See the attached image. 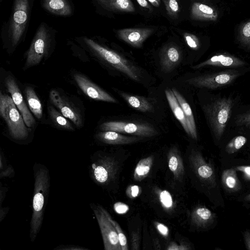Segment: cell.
Segmentation results:
<instances>
[{
  "instance_id": "6",
  "label": "cell",
  "mask_w": 250,
  "mask_h": 250,
  "mask_svg": "<svg viewBox=\"0 0 250 250\" xmlns=\"http://www.w3.org/2000/svg\"><path fill=\"white\" fill-rule=\"evenodd\" d=\"M240 75L238 70L229 69L198 76L188 80L187 82L198 88L215 89L231 84Z\"/></svg>"
},
{
  "instance_id": "19",
  "label": "cell",
  "mask_w": 250,
  "mask_h": 250,
  "mask_svg": "<svg viewBox=\"0 0 250 250\" xmlns=\"http://www.w3.org/2000/svg\"><path fill=\"white\" fill-rule=\"evenodd\" d=\"M159 57L162 70L165 72H169L179 64L182 55L178 46L174 44H168L161 50Z\"/></svg>"
},
{
  "instance_id": "39",
  "label": "cell",
  "mask_w": 250,
  "mask_h": 250,
  "mask_svg": "<svg viewBox=\"0 0 250 250\" xmlns=\"http://www.w3.org/2000/svg\"><path fill=\"white\" fill-rule=\"evenodd\" d=\"M237 201L247 208H250V191L241 194L237 198Z\"/></svg>"
},
{
  "instance_id": "26",
  "label": "cell",
  "mask_w": 250,
  "mask_h": 250,
  "mask_svg": "<svg viewBox=\"0 0 250 250\" xmlns=\"http://www.w3.org/2000/svg\"><path fill=\"white\" fill-rule=\"evenodd\" d=\"M43 5L54 14L68 16L72 14V8L67 0H43Z\"/></svg>"
},
{
  "instance_id": "13",
  "label": "cell",
  "mask_w": 250,
  "mask_h": 250,
  "mask_svg": "<svg viewBox=\"0 0 250 250\" xmlns=\"http://www.w3.org/2000/svg\"><path fill=\"white\" fill-rule=\"evenodd\" d=\"M49 98L60 112L71 121L77 127L82 126V119L77 109L58 91L55 89L51 90L49 92Z\"/></svg>"
},
{
  "instance_id": "8",
  "label": "cell",
  "mask_w": 250,
  "mask_h": 250,
  "mask_svg": "<svg viewBox=\"0 0 250 250\" xmlns=\"http://www.w3.org/2000/svg\"><path fill=\"white\" fill-rule=\"evenodd\" d=\"M49 45L48 31L44 24L38 28L27 52L24 68L38 65L47 53Z\"/></svg>"
},
{
  "instance_id": "41",
  "label": "cell",
  "mask_w": 250,
  "mask_h": 250,
  "mask_svg": "<svg viewBox=\"0 0 250 250\" xmlns=\"http://www.w3.org/2000/svg\"><path fill=\"white\" fill-rule=\"evenodd\" d=\"M114 209L117 213L124 214L128 210L129 207L124 203L117 202L114 205Z\"/></svg>"
},
{
  "instance_id": "16",
  "label": "cell",
  "mask_w": 250,
  "mask_h": 250,
  "mask_svg": "<svg viewBox=\"0 0 250 250\" xmlns=\"http://www.w3.org/2000/svg\"><path fill=\"white\" fill-rule=\"evenodd\" d=\"M220 183L225 192L229 195H240L243 187L237 171L232 167L224 168L221 172Z\"/></svg>"
},
{
  "instance_id": "33",
  "label": "cell",
  "mask_w": 250,
  "mask_h": 250,
  "mask_svg": "<svg viewBox=\"0 0 250 250\" xmlns=\"http://www.w3.org/2000/svg\"><path fill=\"white\" fill-rule=\"evenodd\" d=\"M228 166L233 167L237 172L240 173L242 178L245 182L250 183V164H242V163H238L237 162H233Z\"/></svg>"
},
{
  "instance_id": "50",
  "label": "cell",
  "mask_w": 250,
  "mask_h": 250,
  "mask_svg": "<svg viewBox=\"0 0 250 250\" xmlns=\"http://www.w3.org/2000/svg\"><path fill=\"white\" fill-rule=\"evenodd\" d=\"M181 246H179L175 243H172L167 249V250H182Z\"/></svg>"
},
{
  "instance_id": "20",
  "label": "cell",
  "mask_w": 250,
  "mask_h": 250,
  "mask_svg": "<svg viewBox=\"0 0 250 250\" xmlns=\"http://www.w3.org/2000/svg\"><path fill=\"white\" fill-rule=\"evenodd\" d=\"M193 220L198 228L209 229L216 226L218 218L217 214L208 208L200 206L194 210Z\"/></svg>"
},
{
  "instance_id": "52",
  "label": "cell",
  "mask_w": 250,
  "mask_h": 250,
  "mask_svg": "<svg viewBox=\"0 0 250 250\" xmlns=\"http://www.w3.org/2000/svg\"><path fill=\"white\" fill-rule=\"evenodd\" d=\"M248 128H249L250 129V126H249Z\"/></svg>"
},
{
  "instance_id": "32",
  "label": "cell",
  "mask_w": 250,
  "mask_h": 250,
  "mask_svg": "<svg viewBox=\"0 0 250 250\" xmlns=\"http://www.w3.org/2000/svg\"><path fill=\"white\" fill-rule=\"evenodd\" d=\"M238 40L242 45L250 49V19L240 27Z\"/></svg>"
},
{
  "instance_id": "23",
  "label": "cell",
  "mask_w": 250,
  "mask_h": 250,
  "mask_svg": "<svg viewBox=\"0 0 250 250\" xmlns=\"http://www.w3.org/2000/svg\"><path fill=\"white\" fill-rule=\"evenodd\" d=\"M217 16L214 9L205 4L196 2L192 5L190 17L194 20L214 21Z\"/></svg>"
},
{
  "instance_id": "21",
  "label": "cell",
  "mask_w": 250,
  "mask_h": 250,
  "mask_svg": "<svg viewBox=\"0 0 250 250\" xmlns=\"http://www.w3.org/2000/svg\"><path fill=\"white\" fill-rule=\"evenodd\" d=\"M101 142L108 145H125L131 144L139 140L135 137H129L114 131H103L96 135Z\"/></svg>"
},
{
  "instance_id": "40",
  "label": "cell",
  "mask_w": 250,
  "mask_h": 250,
  "mask_svg": "<svg viewBox=\"0 0 250 250\" xmlns=\"http://www.w3.org/2000/svg\"><path fill=\"white\" fill-rule=\"evenodd\" d=\"M55 250H89L88 249L72 245H60L54 249Z\"/></svg>"
},
{
  "instance_id": "11",
  "label": "cell",
  "mask_w": 250,
  "mask_h": 250,
  "mask_svg": "<svg viewBox=\"0 0 250 250\" xmlns=\"http://www.w3.org/2000/svg\"><path fill=\"white\" fill-rule=\"evenodd\" d=\"M5 84L12 98L21 113L24 121L28 127H32L35 120L23 99L21 91L15 79L11 76L5 79Z\"/></svg>"
},
{
  "instance_id": "5",
  "label": "cell",
  "mask_w": 250,
  "mask_h": 250,
  "mask_svg": "<svg viewBox=\"0 0 250 250\" xmlns=\"http://www.w3.org/2000/svg\"><path fill=\"white\" fill-rule=\"evenodd\" d=\"M84 41L97 55L107 63L130 79L137 81L140 80V72L131 62L116 52L102 46L90 39L86 38L84 39Z\"/></svg>"
},
{
  "instance_id": "2",
  "label": "cell",
  "mask_w": 250,
  "mask_h": 250,
  "mask_svg": "<svg viewBox=\"0 0 250 250\" xmlns=\"http://www.w3.org/2000/svg\"><path fill=\"white\" fill-rule=\"evenodd\" d=\"M191 158L193 169L201 188L215 207L224 208L220 180L213 160L207 161L198 150L192 151Z\"/></svg>"
},
{
  "instance_id": "1",
  "label": "cell",
  "mask_w": 250,
  "mask_h": 250,
  "mask_svg": "<svg viewBox=\"0 0 250 250\" xmlns=\"http://www.w3.org/2000/svg\"><path fill=\"white\" fill-rule=\"evenodd\" d=\"M33 173L34 185L29 232L32 242L36 239L42 224L50 186L49 171L44 165L36 163Z\"/></svg>"
},
{
  "instance_id": "34",
  "label": "cell",
  "mask_w": 250,
  "mask_h": 250,
  "mask_svg": "<svg viewBox=\"0 0 250 250\" xmlns=\"http://www.w3.org/2000/svg\"><path fill=\"white\" fill-rule=\"evenodd\" d=\"M166 7L167 15L171 18L178 17L180 12L178 0H162Z\"/></svg>"
},
{
  "instance_id": "4",
  "label": "cell",
  "mask_w": 250,
  "mask_h": 250,
  "mask_svg": "<svg viewBox=\"0 0 250 250\" xmlns=\"http://www.w3.org/2000/svg\"><path fill=\"white\" fill-rule=\"evenodd\" d=\"M0 114L14 139L22 140L28 136L29 130L12 98L2 93L0 94Z\"/></svg>"
},
{
  "instance_id": "45",
  "label": "cell",
  "mask_w": 250,
  "mask_h": 250,
  "mask_svg": "<svg viewBox=\"0 0 250 250\" xmlns=\"http://www.w3.org/2000/svg\"><path fill=\"white\" fill-rule=\"evenodd\" d=\"M130 194L132 197H137L139 193V187L138 186H132L130 188Z\"/></svg>"
},
{
  "instance_id": "30",
  "label": "cell",
  "mask_w": 250,
  "mask_h": 250,
  "mask_svg": "<svg viewBox=\"0 0 250 250\" xmlns=\"http://www.w3.org/2000/svg\"><path fill=\"white\" fill-rule=\"evenodd\" d=\"M49 116L54 124L62 129L74 130V128L67 118L59 112L53 106L51 105L48 108Z\"/></svg>"
},
{
  "instance_id": "42",
  "label": "cell",
  "mask_w": 250,
  "mask_h": 250,
  "mask_svg": "<svg viewBox=\"0 0 250 250\" xmlns=\"http://www.w3.org/2000/svg\"><path fill=\"white\" fill-rule=\"evenodd\" d=\"M14 175V170L12 167L8 166L0 169V177H11Z\"/></svg>"
},
{
  "instance_id": "53",
  "label": "cell",
  "mask_w": 250,
  "mask_h": 250,
  "mask_svg": "<svg viewBox=\"0 0 250 250\" xmlns=\"http://www.w3.org/2000/svg\"><path fill=\"white\" fill-rule=\"evenodd\" d=\"M247 160H248L249 161H250V159H247Z\"/></svg>"
},
{
  "instance_id": "48",
  "label": "cell",
  "mask_w": 250,
  "mask_h": 250,
  "mask_svg": "<svg viewBox=\"0 0 250 250\" xmlns=\"http://www.w3.org/2000/svg\"><path fill=\"white\" fill-rule=\"evenodd\" d=\"M136 1L141 7L149 8V5L146 0H136Z\"/></svg>"
},
{
  "instance_id": "44",
  "label": "cell",
  "mask_w": 250,
  "mask_h": 250,
  "mask_svg": "<svg viewBox=\"0 0 250 250\" xmlns=\"http://www.w3.org/2000/svg\"><path fill=\"white\" fill-rule=\"evenodd\" d=\"M156 227L159 231L164 236H167L168 233V229L167 227L160 223H157Z\"/></svg>"
},
{
  "instance_id": "36",
  "label": "cell",
  "mask_w": 250,
  "mask_h": 250,
  "mask_svg": "<svg viewBox=\"0 0 250 250\" xmlns=\"http://www.w3.org/2000/svg\"><path fill=\"white\" fill-rule=\"evenodd\" d=\"M184 38L188 45L193 50H198L200 47V42L198 38L194 35L185 33Z\"/></svg>"
},
{
  "instance_id": "12",
  "label": "cell",
  "mask_w": 250,
  "mask_h": 250,
  "mask_svg": "<svg viewBox=\"0 0 250 250\" xmlns=\"http://www.w3.org/2000/svg\"><path fill=\"white\" fill-rule=\"evenodd\" d=\"M113 163L108 157L94 158L91 160L89 170L91 178L97 184H107L112 173Z\"/></svg>"
},
{
  "instance_id": "3",
  "label": "cell",
  "mask_w": 250,
  "mask_h": 250,
  "mask_svg": "<svg viewBox=\"0 0 250 250\" xmlns=\"http://www.w3.org/2000/svg\"><path fill=\"white\" fill-rule=\"evenodd\" d=\"M233 101L230 97H218L203 108L214 141L220 143L230 119Z\"/></svg>"
},
{
  "instance_id": "14",
  "label": "cell",
  "mask_w": 250,
  "mask_h": 250,
  "mask_svg": "<svg viewBox=\"0 0 250 250\" xmlns=\"http://www.w3.org/2000/svg\"><path fill=\"white\" fill-rule=\"evenodd\" d=\"M74 80L82 91L89 98L97 101L116 103L117 101L106 91L83 74L76 73Z\"/></svg>"
},
{
  "instance_id": "28",
  "label": "cell",
  "mask_w": 250,
  "mask_h": 250,
  "mask_svg": "<svg viewBox=\"0 0 250 250\" xmlns=\"http://www.w3.org/2000/svg\"><path fill=\"white\" fill-rule=\"evenodd\" d=\"M25 96L30 110L38 119L42 116V106L34 90L27 86L24 90Z\"/></svg>"
},
{
  "instance_id": "49",
  "label": "cell",
  "mask_w": 250,
  "mask_h": 250,
  "mask_svg": "<svg viewBox=\"0 0 250 250\" xmlns=\"http://www.w3.org/2000/svg\"><path fill=\"white\" fill-rule=\"evenodd\" d=\"M148 1L156 7H159L161 2L160 0H148Z\"/></svg>"
},
{
  "instance_id": "27",
  "label": "cell",
  "mask_w": 250,
  "mask_h": 250,
  "mask_svg": "<svg viewBox=\"0 0 250 250\" xmlns=\"http://www.w3.org/2000/svg\"><path fill=\"white\" fill-rule=\"evenodd\" d=\"M119 93L130 106L138 111L147 112L151 111L153 108L151 103L142 96L132 95L123 92H120Z\"/></svg>"
},
{
  "instance_id": "15",
  "label": "cell",
  "mask_w": 250,
  "mask_h": 250,
  "mask_svg": "<svg viewBox=\"0 0 250 250\" xmlns=\"http://www.w3.org/2000/svg\"><path fill=\"white\" fill-rule=\"evenodd\" d=\"M247 63L244 61L234 56L220 54L215 55L208 60L192 67L193 69H199L211 66L223 68H232L243 67Z\"/></svg>"
},
{
  "instance_id": "43",
  "label": "cell",
  "mask_w": 250,
  "mask_h": 250,
  "mask_svg": "<svg viewBox=\"0 0 250 250\" xmlns=\"http://www.w3.org/2000/svg\"><path fill=\"white\" fill-rule=\"evenodd\" d=\"M242 235L246 249L250 250V229H247L243 230Z\"/></svg>"
},
{
  "instance_id": "51",
  "label": "cell",
  "mask_w": 250,
  "mask_h": 250,
  "mask_svg": "<svg viewBox=\"0 0 250 250\" xmlns=\"http://www.w3.org/2000/svg\"><path fill=\"white\" fill-rule=\"evenodd\" d=\"M248 159H250V150L248 154Z\"/></svg>"
},
{
  "instance_id": "10",
  "label": "cell",
  "mask_w": 250,
  "mask_h": 250,
  "mask_svg": "<svg viewBox=\"0 0 250 250\" xmlns=\"http://www.w3.org/2000/svg\"><path fill=\"white\" fill-rule=\"evenodd\" d=\"M28 0H15L11 25V37L13 45H16L25 31L28 21Z\"/></svg>"
},
{
  "instance_id": "29",
  "label": "cell",
  "mask_w": 250,
  "mask_h": 250,
  "mask_svg": "<svg viewBox=\"0 0 250 250\" xmlns=\"http://www.w3.org/2000/svg\"><path fill=\"white\" fill-rule=\"evenodd\" d=\"M168 167L177 178H181L184 174L182 160L177 149L172 148L168 154Z\"/></svg>"
},
{
  "instance_id": "22",
  "label": "cell",
  "mask_w": 250,
  "mask_h": 250,
  "mask_svg": "<svg viewBox=\"0 0 250 250\" xmlns=\"http://www.w3.org/2000/svg\"><path fill=\"white\" fill-rule=\"evenodd\" d=\"M165 94L173 114L180 122L185 132L190 136L189 129L184 112L172 89H167L165 90Z\"/></svg>"
},
{
  "instance_id": "24",
  "label": "cell",
  "mask_w": 250,
  "mask_h": 250,
  "mask_svg": "<svg viewBox=\"0 0 250 250\" xmlns=\"http://www.w3.org/2000/svg\"><path fill=\"white\" fill-rule=\"evenodd\" d=\"M171 89L184 112L189 129L190 137L195 140H197V132L195 119L189 104L177 89L174 88Z\"/></svg>"
},
{
  "instance_id": "18",
  "label": "cell",
  "mask_w": 250,
  "mask_h": 250,
  "mask_svg": "<svg viewBox=\"0 0 250 250\" xmlns=\"http://www.w3.org/2000/svg\"><path fill=\"white\" fill-rule=\"evenodd\" d=\"M247 142V138L242 135H236L231 138L221 149L220 156L222 164L227 165L235 160V157L244 147Z\"/></svg>"
},
{
  "instance_id": "31",
  "label": "cell",
  "mask_w": 250,
  "mask_h": 250,
  "mask_svg": "<svg viewBox=\"0 0 250 250\" xmlns=\"http://www.w3.org/2000/svg\"><path fill=\"white\" fill-rule=\"evenodd\" d=\"M152 162V156L141 160L137 164L134 170V179L137 181H141L145 178L150 170Z\"/></svg>"
},
{
  "instance_id": "25",
  "label": "cell",
  "mask_w": 250,
  "mask_h": 250,
  "mask_svg": "<svg viewBox=\"0 0 250 250\" xmlns=\"http://www.w3.org/2000/svg\"><path fill=\"white\" fill-rule=\"evenodd\" d=\"M104 8L114 12H134L135 8L131 0H95Z\"/></svg>"
},
{
  "instance_id": "35",
  "label": "cell",
  "mask_w": 250,
  "mask_h": 250,
  "mask_svg": "<svg viewBox=\"0 0 250 250\" xmlns=\"http://www.w3.org/2000/svg\"><path fill=\"white\" fill-rule=\"evenodd\" d=\"M106 215L110 221V222L112 223L114 227H115L116 231L118 234L119 242L121 246L122 250H127L128 249V246H127V240L123 232V230L120 227V225L118 224V223L111 218V216L109 214V213L106 210Z\"/></svg>"
},
{
  "instance_id": "17",
  "label": "cell",
  "mask_w": 250,
  "mask_h": 250,
  "mask_svg": "<svg viewBox=\"0 0 250 250\" xmlns=\"http://www.w3.org/2000/svg\"><path fill=\"white\" fill-rule=\"evenodd\" d=\"M153 32L150 28H125L118 30L117 34L121 40L132 46L140 48Z\"/></svg>"
},
{
  "instance_id": "38",
  "label": "cell",
  "mask_w": 250,
  "mask_h": 250,
  "mask_svg": "<svg viewBox=\"0 0 250 250\" xmlns=\"http://www.w3.org/2000/svg\"><path fill=\"white\" fill-rule=\"evenodd\" d=\"M161 203L166 208H169L172 206V199L170 194L167 190L162 191L160 195Z\"/></svg>"
},
{
  "instance_id": "46",
  "label": "cell",
  "mask_w": 250,
  "mask_h": 250,
  "mask_svg": "<svg viewBox=\"0 0 250 250\" xmlns=\"http://www.w3.org/2000/svg\"><path fill=\"white\" fill-rule=\"evenodd\" d=\"M9 210L8 207L2 208L0 206V221L1 222L2 220L5 217L6 214H7Z\"/></svg>"
},
{
  "instance_id": "37",
  "label": "cell",
  "mask_w": 250,
  "mask_h": 250,
  "mask_svg": "<svg viewBox=\"0 0 250 250\" xmlns=\"http://www.w3.org/2000/svg\"><path fill=\"white\" fill-rule=\"evenodd\" d=\"M235 123L239 126L248 127L250 126V110L238 115Z\"/></svg>"
},
{
  "instance_id": "47",
  "label": "cell",
  "mask_w": 250,
  "mask_h": 250,
  "mask_svg": "<svg viewBox=\"0 0 250 250\" xmlns=\"http://www.w3.org/2000/svg\"><path fill=\"white\" fill-rule=\"evenodd\" d=\"M7 188H6V187H2L1 185L0 186V206H1L2 205V201L3 200H4V198H5V195H6V192H7Z\"/></svg>"
},
{
  "instance_id": "9",
  "label": "cell",
  "mask_w": 250,
  "mask_h": 250,
  "mask_svg": "<svg viewBox=\"0 0 250 250\" xmlns=\"http://www.w3.org/2000/svg\"><path fill=\"white\" fill-rule=\"evenodd\" d=\"M100 129L102 131H114L146 137H152L158 134L152 125L144 123L110 121L102 124Z\"/></svg>"
},
{
  "instance_id": "7",
  "label": "cell",
  "mask_w": 250,
  "mask_h": 250,
  "mask_svg": "<svg viewBox=\"0 0 250 250\" xmlns=\"http://www.w3.org/2000/svg\"><path fill=\"white\" fill-rule=\"evenodd\" d=\"M93 210L99 226L105 250H122L116 230L108 219L106 210L101 205L91 203Z\"/></svg>"
}]
</instances>
